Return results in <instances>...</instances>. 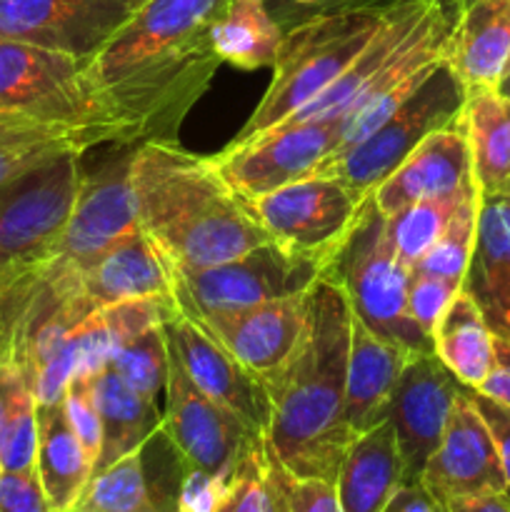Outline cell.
Returning <instances> with one entry per match:
<instances>
[{
    "instance_id": "obj_1",
    "label": "cell",
    "mask_w": 510,
    "mask_h": 512,
    "mask_svg": "<svg viewBox=\"0 0 510 512\" xmlns=\"http://www.w3.org/2000/svg\"><path fill=\"white\" fill-rule=\"evenodd\" d=\"M228 0H148L90 58V75L140 140H175L223 65L213 45Z\"/></svg>"
},
{
    "instance_id": "obj_2",
    "label": "cell",
    "mask_w": 510,
    "mask_h": 512,
    "mask_svg": "<svg viewBox=\"0 0 510 512\" xmlns=\"http://www.w3.org/2000/svg\"><path fill=\"white\" fill-rule=\"evenodd\" d=\"M353 310L343 288L320 275L305 293V325L293 353L265 378L268 438L293 478L335 483L358 435L345 418V375Z\"/></svg>"
},
{
    "instance_id": "obj_3",
    "label": "cell",
    "mask_w": 510,
    "mask_h": 512,
    "mask_svg": "<svg viewBox=\"0 0 510 512\" xmlns=\"http://www.w3.org/2000/svg\"><path fill=\"white\" fill-rule=\"evenodd\" d=\"M140 230L170 268L200 270L270 243L213 160L178 140H140L133 155Z\"/></svg>"
},
{
    "instance_id": "obj_4",
    "label": "cell",
    "mask_w": 510,
    "mask_h": 512,
    "mask_svg": "<svg viewBox=\"0 0 510 512\" xmlns=\"http://www.w3.org/2000/svg\"><path fill=\"white\" fill-rule=\"evenodd\" d=\"M90 60L0 38V118L108 133L138 143L88 70Z\"/></svg>"
},
{
    "instance_id": "obj_5",
    "label": "cell",
    "mask_w": 510,
    "mask_h": 512,
    "mask_svg": "<svg viewBox=\"0 0 510 512\" xmlns=\"http://www.w3.org/2000/svg\"><path fill=\"white\" fill-rule=\"evenodd\" d=\"M323 278L343 288L350 310L370 333L410 355L433 353V340L408 315L410 268L395 253L388 220L373 195L363 200L348 238L325 265Z\"/></svg>"
},
{
    "instance_id": "obj_6",
    "label": "cell",
    "mask_w": 510,
    "mask_h": 512,
    "mask_svg": "<svg viewBox=\"0 0 510 512\" xmlns=\"http://www.w3.org/2000/svg\"><path fill=\"white\" fill-rule=\"evenodd\" d=\"M380 18L383 13L325 15L285 30L268 90L230 143L278 128L323 95L358 58Z\"/></svg>"
},
{
    "instance_id": "obj_7",
    "label": "cell",
    "mask_w": 510,
    "mask_h": 512,
    "mask_svg": "<svg viewBox=\"0 0 510 512\" xmlns=\"http://www.w3.org/2000/svg\"><path fill=\"white\" fill-rule=\"evenodd\" d=\"M465 103L468 90L445 60L373 133L325 160L315 173L333 175L365 200L428 135L463 118Z\"/></svg>"
},
{
    "instance_id": "obj_8",
    "label": "cell",
    "mask_w": 510,
    "mask_h": 512,
    "mask_svg": "<svg viewBox=\"0 0 510 512\" xmlns=\"http://www.w3.org/2000/svg\"><path fill=\"white\" fill-rule=\"evenodd\" d=\"M83 155H58L0 190V280L48 263L78 195Z\"/></svg>"
},
{
    "instance_id": "obj_9",
    "label": "cell",
    "mask_w": 510,
    "mask_h": 512,
    "mask_svg": "<svg viewBox=\"0 0 510 512\" xmlns=\"http://www.w3.org/2000/svg\"><path fill=\"white\" fill-rule=\"evenodd\" d=\"M170 273L175 305L183 315L198 320L305 293L323 275V265L265 243L210 268H170Z\"/></svg>"
},
{
    "instance_id": "obj_10",
    "label": "cell",
    "mask_w": 510,
    "mask_h": 512,
    "mask_svg": "<svg viewBox=\"0 0 510 512\" xmlns=\"http://www.w3.org/2000/svg\"><path fill=\"white\" fill-rule=\"evenodd\" d=\"M270 243L285 253L328 265L348 238L363 200L333 175H308L303 180L245 200Z\"/></svg>"
},
{
    "instance_id": "obj_11",
    "label": "cell",
    "mask_w": 510,
    "mask_h": 512,
    "mask_svg": "<svg viewBox=\"0 0 510 512\" xmlns=\"http://www.w3.org/2000/svg\"><path fill=\"white\" fill-rule=\"evenodd\" d=\"M135 143L113 145L95 168H83L68 225L48 258V268L78 275L110 245L140 230L133 188Z\"/></svg>"
},
{
    "instance_id": "obj_12",
    "label": "cell",
    "mask_w": 510,
    "mask_h": 512,
    "mask_svg": "<svg viewBox=\"0 0 510 512\" xmlns=\"http://www.w3.org/2000/svg\"><path fill=\"white\" fill-rule=\"evenodd\" d=\"M338 140V120H308L230 143L210 160L238 198L253 200L313 175L335 153Z\"/></svg>"
},
{
    "instance_id": "obj_13",
    "label": "cell",
    "mask_w": 510,
    "mask_h": 512,
    "mask_svg": "<svg viewBox=\"0 0 510 512\" xmlns=\"http://www.w3.org/2000/svg\"><path fill=\"white\" fill-rule=\"evenodd\" d=\"M163 433L185 470L210 475L233 473L260 435L243 418L195 388L173 355L165 385Z\"/></svg>"
},
{
    "instance_id": "obj_14",
    "label": "cell",
    "mask_w": 510,
    "mask_h": 512,
    "mask_svg": "<svg viewBox=\"0 0 510 512\" xmlns=\"http://www.w3.org/2000/svg\"><path fill=\"white\" fill-rule=\"evenodd\" d=\"M130 18L128 0H0V38L90 60Z\"/></svg>"
},
{
    "instance_id": "obj_15",
    "label": "cell",
    "mask_w": 510,
    "mask_h": 512,
    "mask_svg": "<svg viewBox=\"0 0 510 512\" xmlns=\"http://www.w3.org/2000/svg\"><path fill=\"white\" fill-rule=\"evenodd\" d=\"M435 353L413 355L395 383L388 420L395 428L405 480H420L425 463L438 448L455 403L468 393Z\"/></svg>"
},
{
    "instance_id": "obj_16",
    "label": "cell",
    "mask_w": 510,
    "mask_h": 512,
    "mask_svg": "<svg viewBox=\"0 0 510 512\" xmlns=\"http://www.w3.org/2000/svg\"><path fill=\"white\" fill-rule=\"evenodd\" d=\"M168 353L178 360L195 388L243 418L258 433H268L270 400L260 378L245 370L213 335L178 310L163 325Z\"/></svg>"
},
{
    "instance_id": "obj_17",
    "label": "cell",
    "mask_w": 510,
    "mask_h": 512,
    "mask_svg": "<svg viewBox=\"0 0 510 512\" xmlns=\"http://www.w3.org/2000/svg\"><path fill=\"white\" fill-rule=\"evenodd\" d=\"M420 483L443 505L458 498L505 493L498 448L470 400V390L455 403L443 438L420 473Z\"/></svg>"
},
{
    "instance_id": "obj_18",
    "label": "cell",
    "mask_w": 510,
    "mask_h": 512,
    "mask_svg": "<svg viewBox=\"0 0 510 512\" xmlns=\"http://www.w3.org/2000/svg\"><path fill=\"white\" fill-rule=\"evenodd\" d=\"M473 160L463 118L428 135L378 188L373 200L380 213L393 215L418 200L463 198L473 193Z\"/></svg>"
},
{
    "instance_id": "obj_19",
    "label": "cell",
    "mask_w": 510,
    "mask_h": 512,
    "mask_svg": "<svg viewBox=\"0 0 510 512\" xmlns=\"http://www.w3.org/2000/svg\"><path fill=\"white\" fill-rule=\"evenodd\" d=\"M305 293L268 300L243 310L205 315L195 323L213 335L255 378H265L293 353L303 333Z\"/></svg>"
},
{
    "instance_id": "obj_20",
    "label": "cell",
    "mask_w": 510,
    "mask_h": 512,
    "mask_svg": "<svg viewBox=\"0 0 510 512\" xmlns=\"http://www.w3.org/2000/svg\"><path fill=\"white\" fill-rule=\"evenodd\" d=\"M78 288L93 310L128 300H173V273L153 240L135 230L110 245L78 275Z\"/></svg>"
},
{
    "instance_id": "obj_21",
    "label": "cell",
    "mask_w": 510,
    "mask_h": 512,
    "mask_svg": "<svg viewBox=\"0 0 510 512\" xmlns=\"http://www.w3.org/2000/svg\"><path fill=\"white\" fill-rule=\"evenodd\" d=\"M413 355L370 333L353 315L345 375V418L355 435L388 418L395 383Z\"/></svg>"
},
{
    "instance_id": "obj_22",
    "label": "cell",
    "mask_w": 510,
    "mask_h": 512,
    "mask_svg": "<svg viewBox=\"0 0 510 512\" xmlns=\"http://www.w3.org/2000/svg\"><path fill=\"white\" fill-rule=\"evenodd\" d=\"M510 63V0H468L450 43L448 65L468 95L498 90Z\"/></svg>"
},
{
    "instance_id": "obj_23",
    "label": "cell",
    "mask_w": 510,
    "mask_h": 512,
    "mask_svg": "<svg viewBox=\"0 0 510 512\" xmlns=\"http://www.w3.org/2000/svg\"><path fill=\"white\" fill-rule=\"evenodd\" d=\"M463 288L483 310L490 330L510 335V198H480Z\"/></svg>"
},
{
    "instance_id": "obj_24",
    "label": "cell",
    "mask_w": 510,
    "mask_h": 512,
    "mask_svg": "<svg viewBox=\"0 0 510 512\" xmlns=\"http://www.w3.org/2000/svg\"><path fill=\"white\" fill-rule=\"evenodd\" d=\"M183 463L153 475L145 445L93 473L70 512H175Z\"/></svg>"
},
{
    "instance_id": "obj_25",
    "label": "cell",
    "mask_w": 510,
    "mask_h": 512,
    "mask_svg": "<svg viewBox=\"0 0 510 512\" xmlns=\"http://www.w3.org/2000/svg\"><path fill=\"white\" fill-rule=\"evenodd\" d=\"M403 483L405 465L388 418L350 443L335 478L345 512H383Z\"/></svg>"
},
{
    "instance_id": "obj_26",
    "label": "cell",
    "mask_w": 510,
    "mask_h": 512,
    "mask_svg": "<svg viewBox=\"0 0 510 512\" xmlns=\"http://www.w3.org/2000/svg\"><path fill=\"white\" fill-rule=\"evenodd\" d=\"M88 378L103 425V445L93 468V473H98L123 455L140 450L153 435H158L163 428V410L158 403L140 395L133 385L125 383L110 365H103Z\"/></svg>"
},
{
    "instance_id": "obj_27",
    "label": "cell",
    "mask_w": 510,
    "mask_h": 512,
    "mask_svg": "<svg viewBox=\"0 0 510 512\" xmlns=\"http://www.w3.org/2000/svg\"><path fill=\"white\" fill-rule=\"evenodd\" d=\"M40 485L53 512H70L93 478V460L80 445L63 400L38 403V458Z\"/></svg>"
},
{
    "instance_id": "obj_28",
    "label": "cell",
    "mask_w": 510,
    "mask_h": 512,
    "mask_svg": "<svg viewBox=\"0 0 510 512\" xmlns=\"http://www.w3.org/2000/svg\"><path fill=\"white\" fill-rule=\"evenodd\" d=\"M463 123L480 198H510V100L498 90L468 95Z\"/></svg>"
},
{
    "instance_id": "obj_29",
    "label": "cell",
    "mask_w": 510,
    "mask_h": 512,
    "mask_svg": "<svg viewBox=\"0 0 510 512\" xmlns=\"http://www.w3.org/2000/svg\"><path fill=\"white\" fill-rule=\"evenodd\" d=\"M100 145H120L113 135L65 125H43L18 118H0V190L38 165L65 153H88Z\"/></svg>"
},
{
    "instance_id": "obj_30",
    "label": "cell",
    "mask_w": 510,
    "mask_h": 512,
    "mask_svg": "<svg viewBox=\"0 0 510 512\" xmlns=\"http://www.w3.org/2000/svg\"><path fill=\"white\" fill-rule=\"evenodd\" d=\"M433 353L470 390L493 368V330L465 288L455 293L433 330Z\"/></svg>"
},
{
    "instance_id": "obj_31",
    "label": "cell",
    "mask_w": 510,
    "mask_h": 512,
    "mask_svg": "<svg viewBox=\"0 0 510 512\" xmlns=\"http://www.w3.org/2000/svg\"><path fill=\"white\" fill-rule=\"evenodd\" d=\"M280 43L283 28L273 20L265 0H228L215 20V53L233 68H273Z\"/></svg>"
},
{
    "instance_id": "obj_32",
    "label": "cell",
    "mask_w": 510,
    "mask_h": 512,
    "mask_svg": "<svg viewBox=\"0 0 510 512\" xmlns=\"http://www.w3.org/2000/svg\"><path fill=\"white\" fill-rule=\"evenodd\" d=\"M218 512H290L285 470L275 458L265 433L230 473L228 490Z\"/></svg>"
},
{
    "instance_id": "obj_33",
    "label": "cell",
    "mask_w": 510,
    "mask_h": 512,
    "mask_svg": "<svg viewBox=\"0 0 510 512\" xmlns=\"http://www.w3.org/2000/svg\"><path fill=\"white\" fill-rule=\"evenodd\" d=\"M18 275L0 280V448L15 408L35 398L33 373L18 343Z\"/></svg>"
},
{
    "instance_id": "obj_34",
    "label": "cell",
    "mask_w": 510,
    "mask_h": 512,
    "mask_svg": "<svg viewBox=\"0 0 510 512\" xmlns=\"http://www.w3.org/2000/svg\"><path fill=\"white\" fill-rule=\"evenodd\" d=\"M468 195L445 200H418V203H410L405 205V208H400L398 213L385 215V220H388L390 243H393L398 258L403 260L410 270H413L415 265L423 260V255L433 248L435 240L443 235L450 215L455 213V208H458Z\"/></svg>"
},
{
    "instance_id": "obj_35",
    "label": "cell",
    "mask_w": 510,
    "mask_h": 512,
    "mask_svg": "<svg viewBox=\"0 0 510 512\" xmlns=\"http://www.w3.org/2000/svg\"><path fill=\"white\" fill-rule=\"evenodd\" d=\"M478 210H480V193L475 190L473 195L463 200L450 215L443 235L435 240L433 248L423 255L413 273L435 275V278L455 280L463 285L465 273H468L470 255L475 248V233H478Z\"/></svg>"
},
{
    "instance_id": "obj_36",
    "label": "cell",
    "mask_w": 510,
    "mask_h": 512,
    "mask_svg": "<svg viewBox=\"0 0 510 512\" xmlns=\"http://www.w3.org/2000/svg\"><path fill=\"white\" fill-rule=\"evenodd\" d=\"M108 365L125 383L133 385L140 395H145V398L160 405V400H165V385H168L170 368L163 325L153 330H145L138 338L120 345Z\"/></svg>"
},
{
    "instance_id": "obj_37",
    "label": "cell",
    "mask_w": 510,
    "mask_h": 512,
    "mask_svg": "<svg viewBox=\"0 0 510 512\" xmlns=\"http://www.w3.org/2000/svg\"><path fill=\"white\" fill-rule=\"evenodd\" d=\"M38 400L28 398L15 408L0 448V470L5 473H38Z\"/></svg>"
},
{
    "instance_id": "obj_38",
    "label": "cell",
    "mask_w": 510,
    "mask_h": 512,
    "mask_svg": "<svg viewBox=\"0 0 510 512\" xmlns=\"http://www.w3.org/2000/svg\"><path fill=\"white\" fill-rule=\"evenodd\" d=\"M400 0H265L275 23L285 30L325 15L385 13Z\"/></svg>"
},
{
    "instance_id": "obj_39",
    "label": "cell",
    "mask_w": 510,
    "mask_h": 512,
    "mask_svg": "<svg viewBox=\"0 0 510 512\" xmlns=\"http://www.w3.org/2000/svg\"><path fill=\"white\" fill-rule=\"evenodd\" d=\"M460 288L463 285L455 283V280L435 278V275H423L410 270L408 315L430 340H433V330L438 325L440 315L445 313V308H448V303L455 298Z\"/></svg>"
},
{
    "instance_id": "obj_40",
    "label": "cell",
    "mask_w": 510,
    "mask_h": 512,
    "mask_svg": "<svg viewBox=\"0 0 510 512\" xmlns=\"http://www.w3.org/2000/svg\"><path fill=\"white\" fill-rule=\"evenodd\" d=\"M63 408L68 415L70 425H73L75 435H78L80 445L85 448L88 458L95 460L100 455V445H103V425H100L98 408H95L93 393H90V378L88 375H78L68 383L63 393Z\"/></svg>"
},
{
    "instance_id": "obj_41",
    "label": "cell",
    "mask_w": 510,
    "mask_h": 512,
    "mask_svg": "<svg viewBox=\"0 0 510 512\" xmlns=\"http://www.w3.org/2000/svg\"><path fill=\"white\" fill-rule=\"evenodd\" d=\"M230 475H210L203 470H183L175 512H218L228 490Z\"/></svg>"
},
{
    "instance_id": "obj_42",
    "label": "cell",
    "mask_w": 510,
    "mask_h": 512,
    "mask_svg": "<svg viewBox=\"0 0 510 512\" xmlns=\"http://www.w3.org/2000/svg\"><path fill=\"white\" fill-rule=\"evenodd\" d=\"M0 512H53L38 473L0 470Z\"/></svg>"
},
{
    "instance_id": "obj_43",
    "label": "cell",
    "mask_w": 510,
    "mask_h": 512,
    "mask_svg": "<svg viewBox=\"0 0 510 512\" xmlns=\"http://www.w3.org/2000/svg\"><path fill=\"white\" fill-rule=\"evenodd\" d=\"M290 512H345L335 483L320 478H293L285 473Z\"/></svg>"
},
{
    "instance_id": "obj_44",
    "label": "cell",
    "mask_w": 510,
    "mask_h": 512,
    "mask_svg": "<svg viewBox=\"0 0 510 512\" xmlns=\"http://www.w3.org/2000/svg\"><path fill=\"white\" fill-rule=\"evenodd\" d=\"M470 400L478 408V413L483 415L485 425L490 428V435L495 440V448H498L500 465H503L505 475V495L510 498V408L508 405H500L495 400L485 398L478 390H470Z\"/></svg>"
},
{
    "instance_id": "obj_45",
    "label": "cell",
    "mask_w": 510,
    "mask_h": 512,
    "mask_svg": "<svg viewBox=\"0 0 510 512\" xmlns=\"http://www.w3.org/2000/svg\"><path fill=\"white\" fill-rule=\"evenodd\" d=\"M475 390L510 408V335L493 333V368Z\"/></svg>"
},
{
    "instance_id": "obj_46",
    "label": "cell",
    "mask_w": 510,
    "mask_h": 512,
    "mask_svg": "<svg viewBox=\"0 0 510 512\" xmlns=\"http://www.w3.org/2000/svg\"><path fill=\"white\" fill-rule=\"evenodd\" d=\"M383 512H448L435 495L428 493L420 480H405Z\"/></svg>"
},
{
    "instance_id": "obj_47",
    "label": "cell",
    "mask_w": 510,
    "mask_h": 512,
    "mask_svg": "<svg viewBox=\"0 0 510 512\" xmlns=\"http://www.w3.org/2000/svg\"><path fill=\"white\" fill-rule=\"evenodd\" d=\"M448 512H510V498L505 493L475 495V498H458L445 503Z\"/></svg>"
},
{
    "instance_id": "obj_48",
    "label": "cell",
    "mask_w": 510,
    "mask_h": 512,
    "mask_svg": "<svg viewBox=\"0 0 510 512\" xmlns=\"http://www.w3.org/2000/svg\"><path fill=\"white\" fill-rule=\"evenodd\" d=\"M498 93H500V95H503V98H508V100H510V63H508V68H505L503 78H500V85H498Z\"/></svg>"
},
{
    "instance_id": "obj_49",
    "label": "cell",
    "mask_w": 510,
    "mask_h": 512,
    "mask_svg": "<svg viewBox=\"0 0 510 512\" xmlns=\"http://www.w3.org/2000/svg\"><path fill=\"white\" fill-rule=\"evenodd\" d=\"M128 3H130V8H133V13H135V10L143 8V5L148 3V0H128Z\"/></svg>"
}]
</instances>
